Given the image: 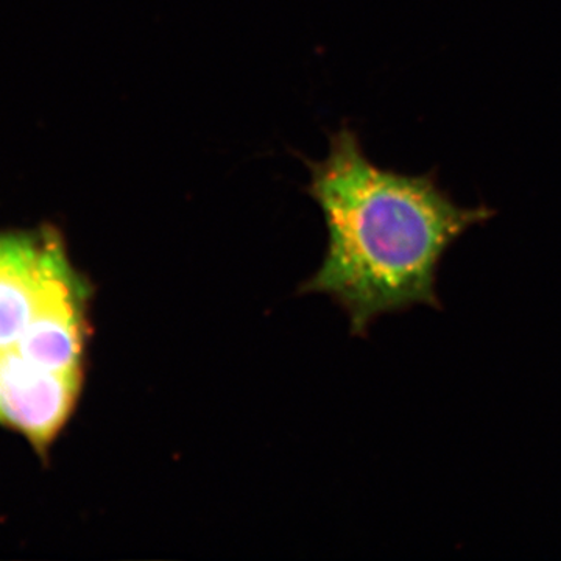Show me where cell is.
<instances>
[{
  "mask_svg": "<svg viewBox=\"0 0 561 561\" xmlns=\"http://www.w3.org/2000/svg\"><path fill=\"white\" fill-rule=\"evenodd\" d=\"M91 300L60 236L0 234V424L36 451L50 448L80 400Z\"/></svg>",
  "mask_w": 561,
  "mask_h": 561,
  "instance_id": "obj_2",
  "label": "cell"
},
{
  "mask_svg": "<svg viewBox=\"0 0 561 561\" xmlns=\"http://www.w3.org/2000/svg\"><path fill=\"white\" fill-rule=\"evenodd\" d=\"M309 192L330 242L301 291L330 295L348 313L354 334L383 313L437 305L443 254L493 214L485 206L461 208L431 173L379 168L348 128L332 136L323 161L311 164Z\"/></svg>",
  "mask_w": 561,
  "mask_h": 561,
  "instance_id": "obj_1",
  "label": "cell"
}]
</instances>
